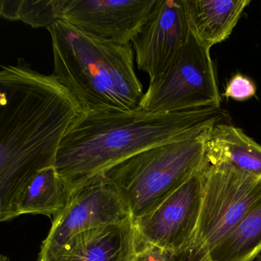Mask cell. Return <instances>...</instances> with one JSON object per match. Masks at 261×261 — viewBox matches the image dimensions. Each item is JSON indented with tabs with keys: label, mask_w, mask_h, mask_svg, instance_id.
I'll list each match as a JSON object with an SVG mask.
<instances>
[{
	"label": "cell",
	"mask_w": 261,
	"mask_h": 261,
	"mask_svg": "<svg viewBox=\"0 0 261 261\" xmlns=\"http://www.w3.org/2000/svg\"><path fill=\"white\" fill-rule=\"evenodd\" d=\"M83 111L54 74L19 58L0 71V221L38 172L55 166L61 143Z\"/></svg>",
	"instance_id": "6da1fadb"
},
{
	"label": "cell",
	"mask_w": 261,
	"mask_h": 261,
	"mask_svg": "<svg viewBox=\"0 0 261 261\" xmlns=\"http://www.w3.org/2000/svg\"><path fill=\"white\" fill-rule=\"evenodd\" d=\"M224 110L203 108L167 114L142 110L82 111L64 137L56 166L74 193L123 160L160 145L201 137L229 123Z\"/></svg>",
	"instance_id": "7a4b0ae2"
},
{
	"label": "cell",
	"mask_w": 261,
	"mask_h": 261,
	"mask_svg": "<svg viewBox=\"0 0 261 261\" xmlns=\"http://www.w3.org/2000/svg\"><path fill=\"white\" fill-rule=\"evenodd\" d=\"M53 74L88 111L137 109L143 96L136 74L132 43L119 45L92 37L58 21L48 29Z\"/></svg>",
	"instance_id": "3957f363"
},
{
	"label": "cell",
	"mask_w": 261,
	"mask_h": 261,
	"mask_svg": "<svg viewBox=\"0 0 261 261\" xmlns=\"http://www.w3.org/2000/svg\"><path fill=\"white\" fill-rule=\"evenodd\" d=\"M204 133L139 152L103 174L120 194L133 222L153 211L202 169L207 161Z\"/></svg>",
	"instance_id": "277c9868"
},
{
	"label": "cell",
	"mask_w": 261,
	"mask_h": 261,
	"mask_svg": "<svg viewBox=\"0 0 261 261\" xmlns=\"http://www.w3.org/2000/svg\"><path fill=\"white\" fill-rule=\"evenodd\" d=\"M221 103L210 49L190 32L187 42L172 65L150 82L138 108L151 114H167L220 108Z\"/></svg>",
	"instance_id": "5b68a950"
},
{
	"label": "cell",
	"mask_w": 261,
	"mask_h": 261,
	"mask_svg": "<svg viewBox=\"0 0 261 261\" xmlns=\"http://www.w3.org/2000/svg\"><path fill=\"white\" fill-rule=\"evenodd\" d=\"M194 246L208 253L261 198V178L225 163L206 161Z\"/></svg>",
	"instance_id": "8992f818"
},
{
	"label": "cell",
	"mask_w": 261,
	"mask_h": 261,
	"mask_svg": "<svg viewBox=\"0 0 261 261\" xmlns=\"http://www.w3.org/2000/svg\"><path fill=\"white\" fill-rule=\"evenodd\" d=\"M133 221L120 194L103 175L72 194L68 205L53 217V225L42 250L56 248L81 232Z\"/></svg>",
	"instance_id": "52a82bcc"
},
{
	"label": "cell",
	"mask_w": 261,
	"mask_h": 261,
	"mask_svg": "<svg viewBox=\"0 0 261 261\" xmlns=\"http://www.w3.org/2000/svg\"><path fill=\"white\" fill-rule=\"evenodd\" d=\"M202 169L153 211L134 221L142 241L171 253L193 247L201 210Z\"/></svg>",
	"instance_id": "ba28073f"
},
{
	"label": "cell",
	"mask_w": 261,
	"mask_h": 261,
	"mask_svg": "<svg viewBox=\"0 0 261 261\" xmlns=\"http://www.w3.org/2000/svg\"><path fill=\"white\" fill-rule=\"evenodd\" d=\"M156 0H65L60 20L119 45L131 43Z\"/></svg>",
	"instance_id": "9c48e42d"
},
{
	"label": "cell",
	"mask_w": 261,
	"mask_h": 261,
	"mask_svg": "<svg viewBox=\"0 0 261 261\" xmlns=\"http://www.w3.org/2000/svg\"><path fill=\"white\" fill-rule=\"evenodd\" d=\"M189 34L182 0H156L131 42L137 68L155 80L172 65Z\"/></svg>",
	"instance_id": "30bf717a"
},
{
	"label": "cell",
	"mask_w": 261,
	"mask_h": 261,
	"mask_svg": "<svg viewBox=\"0 0 261 261\" xmlns=\"http://www.w3.org/2000/svg\"><path fill=\"white\" fill-rule=\"evenodd\" d=\"M140 238L132 221L77 233L60 247L41 249L45 261H132Z\"/></svg>",
	"instance_id": "8fae6325"
},
{
	"label": "cell",
	"mask_w": 261,
	"mask_h": 261,
	"mask_svg": "<svg viewBox=\"0 0 261 261\" xmlns=\"http://www.w3.org/2000/svg\"><path fill=\"white\" fill-rule=\"evenodd\" d=\"M250 0H182L189 30L206 48L227 40Z\"/></svg>",
	"instance_id": "7c38bea8"
},
{
	"label": "cell",
	"mask_w": 261,
	"mask_h": 261,
	"mask_svg": "<svg viewBox=\"0 0 261 261\" xmlns=\"http://www.w3.org/2000/svg\"><path fill=\"white\" fill-rule=\"evenodd\" d=\"M72 194L56 166L45 168L33 175L18 192L7 221L29 214L56 216L68 205Z\"/></svg>",
	"instance_id": "4fadbf2b"
},
{
	"label": "cell",
	"mask_w": 261,
	"mask_h": 261,
	"mask_svg": "<svg viewBox=\"0 0 261 261\" xmlns=\"http://www.w3.org/2000/svg\"><path fill=\"white\" fill-rule=\"evenodd\" d=\"M204 142L207 161L225 163L261 178V145L242 129L218 123L204 133Z\"/></svg>",
	"instance_id": "5bb4252c"
},
{
	"label": "cell",
	"mask_w": 261,
	"mask_h": 261,
	"mask_svg": "<svg viewBox=\"0 0 261 261\" xmlns=\"http://www.w3.org/2000/svg\"><path fill=\"white\" fill-rule=\"evenodd\" d=\"M261 250V198L207 253L210 261H250Z\"/></svg>",
	"instance_id": "9a60e30c"
},
{
	"label": "cell",
	"mask_w": 261,
	"mask_h": 261,
	"mask_svg": "<svg viewBox=\"0 0 261 261\" xmlns=\"http://www.w3.org/2000/svg\"><path fill=\"white\" fill-rule=\"evenodd\" d=\"M65 0H1L0 15L10 21H22L33 28L53 27L60 20Z\"/></svg>",
	"instance_id": "2e32d148"
},
{
	"label": "cell",
	"mask_w": 261,
	"mask_h": 261,
	"mask_svg": "<svg viewBox=\"0 0 261 261\" xmlns=\"http://www.w3.org/2000/svg\"><path fill=\"white\" fill-rule=\"evenodd\" d=\"M256 92V85L251 79L237 74L230 79L222 95L237 101H245L253 97Z\"/></svg>",
	"instance_id": "e0dca14e"
},
{
	"label": "cell",
	"mask_w": 261,
	"mask_h": 261,
	"mask_svg": "<svg viewBox=\"0 0 261 261\" xmlns=\"http://www.w3.org/2000/svg\"><path fill=\"white\" fill-rule=\"evenodd\" d=\"M172 254L140 239L138 250L132 261H169Z\"/></svg>",
	"instance_id": "ac0fdd59"
},
{
	"label": "cell",
	"mask_w": 261,
	"mask_h": 261,
	"mask_svg": "<svg viewBox=\"0 0 261 261\" xmlns=\"http://www.w3.org/2000/svg\"><path fill=\"white\" fill-rule=\"evenodd\" d=\"M169 261H210V259L205 250L193 246L180 253H172Z\"/></svg>",
	"instance_id": "d6986e66"
},
{
	"label": "cell",
	"mask_w": 261,
	"mask_h": 261,
	"mask_svg": "<svg viewBox=\"0 0 261 261\" xmlns=\"http://www.w3.org/2000/svg\"><path fill=\"white\" fill-rule=\"evenodd\" d=\"M250 261H261V250Z\"/></svg>",
	"instance_id": "ffe728a7"
},
{
	"label": "cell",
	"mask_w": 261,
	"mask_h": 261,
	"mask_svg": "<svg viewBox=\"0 0 261 261\" xmlns=\"http://www.w3.org/2000/svg\"><path fill=\"white\" fill-rule=\"evenodd\" d=\"M0 261H10L9 258L7 256H4V255H1V257H0Z\"/></svg>",
	"instance_id": "44dd1931"
},
{
	"label": "cell",
	"mask_w": 261,
	"mask_h": 261,
	"mask_svg": "<svg viewBox=\"0 0 261 261\" xmlns=\"http://www.w3.org/2000/svg\"><path fill=\"white\" fill-rule=\"evenodd\" d=\"M37 261H45V260H44V259H43V258L42 257V256H39V258H38Z\"/></svg>",
	"instance_id": "7402d4cb"
}]
</instances>
